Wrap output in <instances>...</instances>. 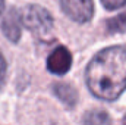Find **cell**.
Here are the masks:
<instances>
[{"mask_svg": "<svg viewBox=\"0 0 126 125\" xmlns=\"http://www.w3.org/2000/svg\"><path fill=\"white\" fill-rule=\"evenodd\" d=\"M87 85L103 100H116L126 90V49L107 47L98 52L87 66Z\"/></svg>", "mask_w": 126, "mask_h": 125, "instance_id": "obj_1", "label": "cell"}, {"mask_svg": "<svg viewBox=\"0 0 126 125\" xmlns=\"http://www.w3.org/2000/svg\"><path fill=\"white\" fill-rule=\"evenodd\" d=\"M22 22L30 31L40 37V38H48L53 31V18L48 13L47 9L38 6V4H28L22 9Z\"/></svg>", "mask_w": 126, "mask_h": 125, "instance_id": "obj_2", "label": "cell"}, {"mask_svg": "<svg viewBox=\"0 0 126 125\" xmlns=\"http://www.w3.org/2000/svg\"><path fill=\"white\" fill-rule=\"evenodd\" d=\"M63 12L76 22H88L94 13L93 0H60Z\"/></svg>", "mask_w": 126, "mask_h": 125, "instance_id": "obj_3", "label": "cell"}, {"mask_svg": "<svg viewBox=\"0 0 126 125\" xmlns=\"http://www.w3.org/2000/svg\"><path fill=\"white\" fill-rule=\"evenodd\" d=\"M70 65H72V55L63 46L56 47L50 53V56L47 59V68H48V71L53 72V74H56V75L66 74L70 69Z\"/></svg>", "mask_w": 126, "mask_h": 125, "instance_id": "obj_4", "label": "cell"}, {"mask_svg": "<svg viewBox=\"0 0 126 125\" xmlns=\"http://www.w3.org/2000/svg\"><path fill=\"white\" fill-rule=\"evenodd\" d=\"M22 15L16 9H10L6 12L3 22H1V30L3 34L13 43H18L21 38V25H22Z\"/></svg>", "mask_w": 126, "mask_h": 125, "instance_id": "obj_5", "label": "cell"}, {"mask_svg": "<svg viewBox=\"0 0 126 125\" xmlns=\"http://www.w3.org/2000/svg\"><path fill=\"white\" fill-rule=\"evenodd\" d=\"M53 91L56 94V97L60 102H63L67 107H73L76 104V102H78V93H76V90L72 85L66 84V83H57V84H54L53 85Z\"/></svg>", "mask_w": 126, "mask_h": 125, "instance_id": "obj_6", "label": "cell"}, {"mask_svg": "<svg viewBox=\"0 0 126 125\" xmlns=\"http://www.w3.org/2000/svg\"><path fill=\"white\" fill-rule=\"evenodd\" d=\"M106 28L110 34H119V32L126 31V12L120 13L114 18H110L106 22Z\"/></svg>", "mask_w": 126, "mask_h": 125, "instance_id": "obj_7", "label": "cell"}, {"mask_svg": "<svg viewBox=\"0 0 126 125\" xmlns=\"http://www.w3.org/2000/svg\"><path fill=\"white\" fill-rule=\"evenodd\" d=\"M84 122L85 124H110L111 119L103 110H100V112L98 110H93V112L87 113V116L84 118Z\"/></svg>", "mask_w": 126, "mask_h": 125, "instance_id": "obj_8", "label": "cell"}, {"mask_svg": "<svg viewBox=\"0 0 126 125\" xmlns=\"http://www.w3.org/2000/svg\"><path fill=\"white\" fill-rule=\"evenodd\" d=\"M103 6L109 10H114V9H119L122 6L126 4V0H101Z\"/></svg>", "mask_w": 126, "mask_h": 125, "instance_id": "obj_9", "label": "cell"}, {"mask_svg": "<svg viewBox=\"0 0 126 125\" xmlns=\"http://www.w3.org/2000/svg\"><path fill=\"white\" fill-rule=\"evenodd\" d=\"M4 78H6V61H4V58L0 52V88L4 84Z\"/></svg>", "mask_w": 126, "mask_h": 125, "instance_id": "obj_10", "label": "cell"}, {"mask_svg": "<svg viewBox=\"0 0 126 125\" xmlns=\"http://www.w3.org/2000/svg\"><path fill=\"white\" fill-rule=\"evenodd\" d=\"M3 10H4V0H0V16L3 13Z\"/></svg>", "mask_w": 126, "mask_h": 125, "instance_id": "obj_11", "label": "cell"}, {"mask_svg": "<svg viewBox=\"0 0 126 125\" xmlns=\"http://www.w3.org/2000/svg\"><path fill=\"white\" fill-rule=\"evenodd\" d=\"M123 122H125V124H126V115H125V118H123Z\"/></svg>", "mask_w": 126, "mask_h": 125, "instance_id": "obj_12", "label": "cell"}]
</instances>
